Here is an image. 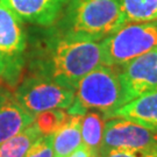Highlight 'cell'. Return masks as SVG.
<instances>
[{"instance_id": "obj_12", "label": "cell", "mask_w": 157, "mask_h": 157, "mask_svg": "<svg viewBox=\"0 0 157 157\" xmlns=\"http://www.w3.org/2000/svg\"><path fill=\"white\" fill-rule=\"evenodd\" d=\"M80 122L82 115H69L67 121L52 134L54 157H67L83 144Z\"/></svg>"}, {"instance_id": "obj_11", "label": "cell", "mask_w": 157, "mask_h": 157, "mask_svg": "<svg viewBox=\"0 0 157 157\" xmlns=\"http://www.w3.org/2000/svg\"><path fill=\"white\" fill-rule=\"evenodd\" d=\"M113 118L129 120L143 127L157 130V91L139 95L126 102L108 114L105 120Z\"/></svg>"}, {"instance_id": "obj_2", "label": "cell", "mask_w": 157, "mask_h": 157, "mask_svg": "<svg viewBox=\"0 0 157 157\" xmlns=\"http://www.w3.org/2000/svg\"><path fill=\"white\" fill-rule=\"evenodd\" d=\"M124 25L120 0H71L51 27L71 37L101 42Z\"/></svg>"}, {"instance_id": "obj_17", "label": "cell", "mask_w": 157, "mask_h": 157, "mask_svg": "<svg viewBox=\"0 0 157 157\" xmlns=\"http://www.w3.org/2000/svg\"><path fill=\"white\" fill-rule=\"evenodd\" d=\"M25 157H54L52 149V135L41 137L34 144Z\"/></svg>"}, {"instance_id": "obj_4", "label": "cell", "mask_w": 157, "mask_h": 157, "mask_svg": "<svg viewBox=\"0 0 157 157\" xmlns=\"http://www.w3.org/2000/svg\"><path fill=\"white\" fill-rule=\"evenodd\" d=\"M28 36L23 22L0 1V80L17 87L27 63Z\"/></svg>"}, {"instance_id": "obj_1", "label": "cell", "mask_w": 157, "mask_h": 157, "mask_svg": "<svg viewBox=\"0 0 157 157\" xmlns=\"http://www.w3.org/2000/svg\"><path fill=\"white\" fill-rule=\"evenodd\" d=\"M28 58L32 75L73 91L85 75L104 64L101 42L71 37L54 27L44 28L35 36Z\"/></svg>"}, {"instance_id": "obj_15", "label": "cell", "mask_w": 157, "mask_h": 157, "mask_svg": "<svg viewBox=\"0 0 157 157\" xmlns=\"http://www.w3.org/2000/svg\"><path fill=\"white\" fill-rule=\"evenodd\" d=\"M126 23L157 19V0H120Z\"/></svg>"}, {"instance_id": "obj_3", "label": "cell", "mask_w": 157, "mask_h": 157, "mask_svg": "<svg viewBox=\"0 0 157 157\" xmlns=\"http://www.w3.org/2000/svg\"><path fill=\"white\" fill-rule=\"evenodd\" d=\"M124 104L120 67L101 64L85 75L75 90L69 115H83L90 111L104 113V118Z\"/></svg>"}, {"instance_id": "obj_7", "label": "cell", "mask_w": 157, "mask_h": 157, "mask_svg": "<svg viewBox=\"0 0 157 157\" xmlns=\"http://www.w3.org/2000/svg\"><path fill=\"white\" fill-rule=\"evenodd\" d=\"M113 149H157V130L124 119H108L98 155Z\"/></svg>"}, {"instance_id": "obj_6", "label": "cell", "mask_w": 157, "mask_h": 157, "mask_svg": "<svg viewBox=\"0 0 157 157\" xmlns=\"http://www.w3.org/2000/svg\"><path fill=\"white\" fill-rule=\"evenodd\" d=\"M14 97L26 111L35 115L50 109H67L73 102L75 91L51 79L30 73L17 84Z\"/></svg>"}, {"instance_id": "obj_18", "label": "cell", "mask_w": 157, "mask_h": 157, "mask_svg": "<svg viewBox=\"0 0 157 157\" xmlns=\"http://www.w3.org/2000/svg\"><path fill=\"white\" fill-rule=\"evenodd\" d=\"M98 157H157V149H113Z\"/></svg>"}, {"instance_id": "obj_14", "label": "cell", "mask_w": 157, "mask_h": 157, "mask_svg": "<svg viewBox=\"0 0 157 157\" xmlns=\"http://www.w3.org/2000/svg\"><path fill=\"white\" fill-rule=\"evenodd\" d=\"M41 137L43 135L33 122L19 134L0 143V157H25Z\"/></svg>"}, {"instance_id": "obj_9", "label": "cell", "mask_w": 157, "mask_h": 157, "mask_svg": "<svg viewBox=\"0 0 157 157\" xmlns=\"http://www.w3.org/2000/svg\"><path fill=\"white\" fill-rule=\"evenodd\" d=\"M22 22L41 28L56 25L71 0H0Z\"/></svg>"}, {"instance_id": "obj_10", "label": "cell", "mask_w": 157, "mask_h": 157, "mask_svg": "<svg viewBox=\"0 0 157 157\" xmlns=\"http://www.w3.org/2000/svg\"><path fill=\"white\" fill-rule=\"evenodd\" d=\"M35 115L23 108L5 89H0V143L19 134L34 122Z\"/></svg>"}, {"instance_id": "obj_19", "label": "cell", "mask_w": 157, "mask_h": 157, "mask_svg": "<svg viewBox=\"0 0 157 157\" xmlns=\"http://www.w3.org/2000/svg\"><path fill=\"white\" fill-rule=\"evenodd\" d=\"M67 157H91V154L87 150V148L84 144H82V146H79L72 154H70Z\"/></svg>"}, {"instance_id": "obj_20", "label": "cell", "mask_w": 157, "mask_h": 157, "mask_svg": "<svg viewBox=\"0 0 157 157\" xmlns=\"http://www.w3.org/2000/svg\"><path fill=\"white\" fill-rule=\"evenodd\" d=\"M91 157H98V156H94V155H91Z\"/></svg>"}, {"instance_id": "obj_8", "label": "cell", "mask_w": 157, "mask_h": 157, "mask_svg": "<svg viewBox=\"0 0 157 157\" xmlns=\"http://www.w3.org/2000/svg\"><path fill=\"white\" fill-rule=\"evenodd\" d=\"M120 78L124 90V104L139 95L157 91V48L120 67Z\"/></svg>"}, {"instance_id": "obj_5", "label": "cell", "mask_w": 157, "mask_h": 157, "mask_svg": "<svg viewBox=\"0 0 157 157\" xmlns=\"http://www.w3.org/2000/svg\"><path fill=\"white\" fill-rule=\"evenodd\" d=\"M104 64L122 67L135 57L157 48V19L126 23L101 41Z\"/></svg>"}, {"instance_id": "obj_13", "label": "cell", "mask_w": 157, "mask_h": 157, "mask_svg": "<svg viewBox=\"0 0 157 157\" xmlns=\"http://www.w3.org/2000/svg\"><path fill=\"white\" fill-rule=\"evenodd\" d=\"M105 118L100 112H86L82 115L80 132H82V142L91 155L98 156L100 150L104 129H105Z\"/></svg>"}, {"instance_id": "obj_16", "label": "cell", "mask_w": 157, "mask_h": 157, "mask_svg": "<svg viewBox=\"0 0 157 157\" xmlns=\"http://www.w3.org/2000/svg\"><path fill=\"white\" fill-rule=\"evenodd\" d=\"M69 118V114L63 109H50L35 114L34 124L43 136L52 135Z\"/></svg>"}]
</instances>
